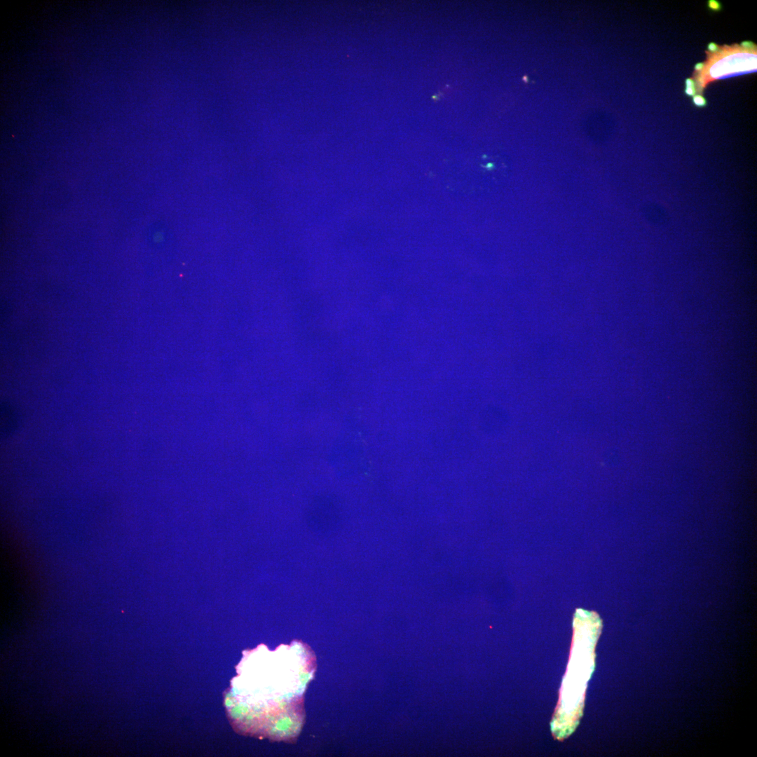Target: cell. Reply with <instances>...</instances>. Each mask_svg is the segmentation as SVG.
Segmentation results:
<instances>
[{"instance_id":"6da1fadb","label":"cell","mask_w":757,"mask_h":757,"mask_svg":"<svg viewBox=\"0 0 757 757\" xmlns=\"http://www.w3.org/2000/svg\"><path fill=\"white\" fill-rule=\"evenodd\" d=\"M298 642L270 651L264 644L243 651L237 676L224 693V705L236 730L257 737L282 739L291 725V704H303V693L315 670H302Z\"/></svg>"},{"instance_id":"7a4b0ae2","label":"cell","mask_w":757,"mask_h":757,"mask_svg":"<svg viewBox=\"0 0 757 757\" xmlns=\"http://www.w3.org/2000/svg\"><path fill=\"white\" fill-rule=\"evenodd\" d=\"M601 627V620L596 613L576 610L570 660L551 723L552 734L557 739L568 737L582 716L587 683L594 667V647Z\"/></svg>"},{"instance_id":"3957f363","label":"cell","mask_w":757,"mask_h":757,"mask_svg":"<svg viewBox=\"0 0 757 757\" xmlns=\"http://www.w3.org/2000/svg\"><path fill=\"white\" fill-rule=\"evenodd\" d=\"M1 435L6 437L12 435L19 425V415L13 406L6 403L1 404Z\"/></svg>"},{"instance_id":"277c9868","label":"cell","mask_w":757,"mask_h":757,"mask_svg":"<svg viewBox=\"0 0 757 757\" xmlns=\"http://www.w3.org/2000/svg\"><path fill=\"white\" fill-rule=\"evenodd\" d=\"M644 213L647 220L657 225L664 224L669 219L665 210L655 203L647 204Z\"/></svg>"}]
</instances>
